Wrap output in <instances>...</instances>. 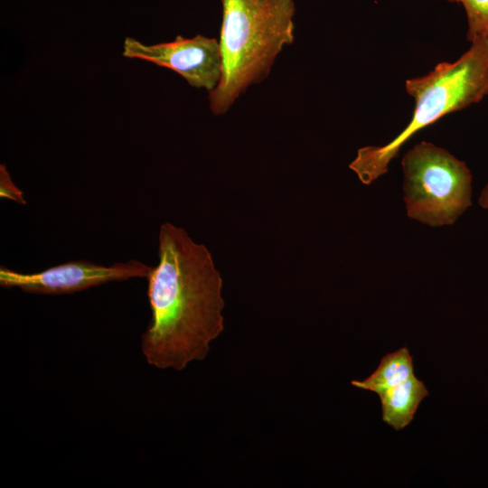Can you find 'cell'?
<instances>
[{"instance_id": "obj_1", "label": "cell", "mask_w": 488, "mask_h": 488, "mask_svg": "<svg viewBox=\"0 0 488 488\" xmlns=\"http://www.w3.org/2000/svg\"><path fill=\"white\" fill-rule=\"evenodd\" d=\"M146 278L152 312L141 335L146 362L183 371L203 360L211 342L224 330L222 278L209 249L183 228L163 223L158 264Z\"/></svg>"}, {"instance_id": "obj_2", "label": "cell", "mask_w": 488, "mask_h": 488, "mask_svg": "<svg viewBox=\"0 0 488 488\" xmlns=\"http://www.w3.org/2000/svg\"><path fill=\"white\" fill-rule=\"evenodd\" d=\"M222 70L209 92L214 115L224 114L252 84L263 80L295 39L294 0H221Z\"/></svg>"}, {"instance_id": "obj_3", "label": "cell", "mask_w": 488, "mask_h": 488, "mask_svg": "<svg viewBox=\"0 0 488 488\" xmlns=\"http://www.w3.org/2000/svg\"><path fill=\"white\" fill-rule=\"evenodd\" d=\"M405 87L415 100L409 123L388 144L360 148L349 164L363 184L386 174L391 160L415 134L488 96V37L475 38L455 61L440 62L427 75L407 80Z\"/></svg>"}, {"instance_id": "obj_4", "label": "cell", "mask_w": 488, "mask_h": 488, "mask_svg": "<svg viewBox=\"0 0 488 488\" xmlns=\"http://www.w3.org/2000/svg\"><path fill=\"white\" fill-rule=\"evenodd\" d=\"M407 215L431 227L452 225L472 205V174L464 161L422 141L401 162Z\"/></svg>"}, {"instance_id": "obj_5", "label": "cell", "mask_w": 488, "mask_h": 488, "mask_svg": "<svg viewBox=\"0 0 488 488\" xmlns=\"http://www.w3.org/2000/svg\"><path fill=\"white\" fill-rule=\"evenodd\" d=\"M152 268L136 259L110 266L74 260L32 274L16 272L1 266L0 285L5 288L17 287L30 294H71L108 282L147 277Z\"/></svg>"}, {"instance_id": "obj_6", "label": "cell", "mask_w": 488, "mask_h": 488, "mask_svg": "<svg viewBox=\"0 0 488 488\" xmlns=\"http://www.w3.org/2000/svg\"><path fill=\"white\" fill-rule=\"evenodd\" d=\"M123 56L150 61L180 74L192 87L214 89L221 79L222 59L215 38L198 34L192 38L177 36L174 41L147 45L127 37Z\"/></svg>"}, {"instance_id": "obj_7", "label": "cell", "mask_w": 488, "mask_h": 488, "mask_svg": "<svg viewBox=\"0 0 488 488\" xmlns=\"http://www.w3.org/2000/svg\"><path fill=\"white\" fill-rule=\"evenodd\" d=\"M382 410V420L399 430L413 419L421 400L428 396L423 381L416 376L378 394Z\"/></svg>"}, {"instance_id": "obj_8", "label": "cell", "mask_w": 488, "mask_h": 488, "mask_svg": "<svg viewBox=\"0 0 488 488\" xmlns=\"http://www.w3.org/2000/svg\"><path fill=\"white\" fill-rule=\"evenodd\" d=\"M413 358L407 347L387 353L374 372L364 380H352V385L379 394L408 378L414 377Z\"/></svg>"}, {"instance_id": "obj_9", "label": "cell", "mask_w": 488, "mask_h": 488, "mask_svg": "<svg viewBox=\"0 0 488 488\" xmlns=\"http://www.w3.org/2000/svg\"><path fill=\"white\" fill-rule=\"evenodd\" d=\"M461 5L467 19L466 39L488 37V0H446Z\"/></svg>"}, {"instance_id": "obj_10", "label": "cell", "mask_w": 488, "mask_h": 488, "mask_svg": "<svg viewBox=\"0 0 488 488\" xmlns=\"http://www.w3.org/2000/svg\"><path fill=\"white\" fill-rule=\"evenodd\" d=\"M0 196L20 204H25L23 192L13 183L5 164L0 165Z\"/></svg>"}, {"instance_id": "obj_11", "label": "cell", "mask_w": 488, "mask_h": 488, "mask_svg": "<svg viewBox=\"0 0 488 488\" xmlns=\"http://www.w3.org/2000/svg\"><path fill=\"white\" fill-rule=\"evenodd\" d=\"M479 205L483 209H488V183L483 188L478 199Z\"/></svg>"}]
</instances>
